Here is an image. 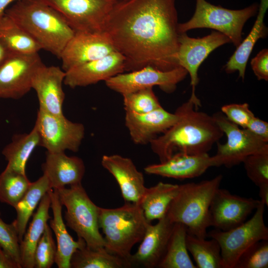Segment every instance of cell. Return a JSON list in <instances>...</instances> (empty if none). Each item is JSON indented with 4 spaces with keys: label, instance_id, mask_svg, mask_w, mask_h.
<instances>
[{
    "label": "cell",
    "instance_id": "obj_1",
    "mask_svg": "<svg viewBox=\"0 0 268 268\" xmlns=\"http://www.w3.org/2000/svg\"><path fill=\"white\" fill-rule=\"evenodd\" d=\"M178 25L175 0H127L115 4L104 31L125 57V71H167L180 67Z\"/></svg>",
    "mask_w": 268,
    "mask_h": 268
},
{
    "label": "cell",
    "instance_id": "obj_2",
    "mask_svg": "<svg viewBox=\"0 0 268 268\" xmlns=\"http://www.w3.org/2000/svg\"><path fill=\"white\" fill-rule=\"evenodd\" d=\"M190 99L176 109L178 119L149 143L152 151L163 162L177 152L207 153L224 134L212 116L199 111Z\"/></svg>",
    "mask_w": 268,
    "mask_h": 268
},
{
    "label": "cell",
    "instance_id": "obj_3",
    "mask_svg": "<svg viewBox=\"0 0 268 268\" xmlns=\"http://www.w3.org/2000/svg\"><path fill=\"white\" fill-rule=\"evenodd\" d=\"M4 13L41 46L60 59L75 32L63 16L43 0H19Z\"/></svg>",
    "mask_w": 268,
    "mask_h": 268
},
{
    "label": "cell",
    "instance_id": "obj_4",
    "mask_svg": "<svg viewBox=\"0 0 268 268\" xmlns=\"http://www.w3.org/2000/svg\"><path fill=\"white\" fill-rule=\"evenodd\" d=\"M222 175L198 183L180 185L166 213L173 223H180L187 233L205 238L210 227L209 209L212 198L219 188Z\"/></svg>",
    "mask_w": 268,
    "mask_h": 268
},
{
    "label": "cell",
    "instance_id": "obj_5",
    "mask_svg": "<svg viewBox=\"0 0 268 268\" xmlns=\"http://www.w3.org/2000/svg\"><path fill=\"white\" fill-rule=\"evenodd\" d=\"M150 223L137 203L125 202L118 208H99L98 223L104 235L105 248L129 262L133 247L141 242Z\"/></svg>",
    "mask_w": 268,
    "mask_h": 268
},
{
    "label": "cell",
    "instance_id": "obj_6",
    "mask_svg": "<svg viewBox=\"0 0 268 268\" xmlns=\"http://www.w3.org/2000/svg\"><path fill=\"white\" fill-rule=\"evenodd\" d=\"M56 190L66 208L64 217L67 225L84 240L88 247H105L104 237L99 231V206L91 200L81 183Z\"/></svg>",
    "mask_w": 268,
    "mask_h": 268
},
{
    "label": "cell",
    "instance_id": "obj_7",
    "mask_svg": "<svg viewBox=\"0 0 268 268\" xmlns=\"http://www.w3.org/2000/svg\"><path fill=\"white\" fill-rule=\"evenodd\" d=\"M195 11L187 22L179 23L180 33L196 28H207L226 35L236 47L242 41L245 23L258 11L255 3L241 9H230L212 4L205 0H196Z\"/></svg>",
    "mask_w": 268,
    "mask_h": 268
},
{
    "label": "cell",
    "instance_id": "obj_8",
    "mask_svg": "<svg viewBox=\"0 0 268 268\" xmlns=\"http://www.w3.org/2000/svg\"><path fill=\"white\" fill-rule=\"evenodd\" d=\"M265 206L260 201L253 216L238 226L227 231L215 229L207 233L220 246L222 268H234L239 257L250 246L268 240V228L264 219Z\"/></svg>",
    "mask_w": 268,
    "mask_h": 268
},
{
    "label": "cell",
    "instance_id": "obj_9",
    "mask_svg": "<svg viewBox=\"0 0 268 268\" xmlns=\"http://www.w3.org/2000/svg\"><path fill=\"white\" fill-rule=\"evenodd\" d=\"M216 123L227 137L225 143L217 142V151L212 156L213 167L224 166L231 168L242 163L248 156L268 146L265 142L246 129L230 121L221 112L212 115Z\"/></svg>",
    "mask_w": 268,
    "mask_h": 268
},
{
    "label": "cell",
    "instance_id": "obj_10",
    "mask_svg": "<svg viewBox=\"0 0 268 268\" xmlns=\"http://www.w3.org/2000/svg\"><path fill=\"white\" fill-rule=\"evenodd\" d=\"M59 12L76 32L104 31L116 0H43Z\"/></svg>",
    "mask_w": 268,
    "mask_h": 268
},
{
    "label": "cell",
    "instance_id": "obj_11",
    "mask_svg": "<svg viewBox=\"0 0 268 268\" xmlns=\"http://www.w3.org/2000/svg\"><path fill=\"white\" fill-rule=\"evenodd\" d=\"M40 136V146L47 152H77L85 134L84 126L71 122L64 115H55L39 109L34 125Z\"/></svg>",
    "mask_w": 268,
    "mask_h": 268
},
{
    "label": "cell",
    "instance_id": "obj_12",
    "mask_svg": "<svg viewBox=\"0 0 268 268\" xmlns=\"http://www.w3.org/2000/svg\"><path fill=\"white\" fill-rule=\"evenodd\" d=\"M188 74L187 71L182 67L163 71L147 66L137 70L118 74L105 82L108 88L122 95L153 88L154 86H158L162 90L170 93Z\"/></svg>",
    "mask_w": 268,
    "mask_h": 268
},
{
    "label": "cell",
    "instance_id": "obj_13",
    "mask_svg": "<svg viewBox=\"0 0 268 268\" xmlns=\"http://www.w3.org/2000/svg\"><path fill=\"white\" fill-rule=\"evenodd\" d=\"M43 65L38 53H11L0 64V98L18 99L27 94Z\"/></svg>",
    "mask_w": 268,
    "mask_h": 268
},
{
    "label": "cell",
    "instance_id": "obj_14",
    "mask_svg": "<svg viewBox=\"0 0 268 268\" xmlns=\"http://www.w3.org/2000/svg\"><path fill=\"white\" fill-rule=\"evenodd\" d=\"M230 42V40L226 35L218 31H212L201 38L190 37L186 32L179 34L177 55L178 63L190 74L192 86L190 99L198 108L201 106V102L196 95L195 91L199 81V68L211 52Z\"/></svg>",
    "mask_w": 268,
    "mask_h": 268
},
{
    "label": "cell",
    "instance_id": "obj_15",
    "mask_svg": "<svg viewBox=\"0 0 268 268\" xmlns=\"http://www.w3.org/2000/svg\"><path fill=\"white\" fill-rule=\"evenodd\" d=\"M260 203V200L240 197L219 188L209 206V225L221 231L238 226L246 221Z\"/></svg>",
    "mask_w": 268,
    "mask_h": 268
},
{
    "label": "cell",
    "instance_id": "obj_16",
    "mask_svg": "<svg viewBox=\"0 0 268 268\" xmlns=\"http://www.w3.org/2000/svg\"><path fill=\"white\" fill-rule=\"evenodd\" d=\"M117 50L105 32H76L60 56L66 72L84 63L103 58Z\"/></svg>",
    "mask_w": 268,
    "mask_h": 268
},
{
    "label": "cell",
    "instance_id": "obj_17",
    "mask_svg": "<svg viewBox=\"0 0 268 268\" xmlns=\"http://www.w3.org/2000/svg\"><path fill=\"white\" fill-rule=\"evenodd\" d=\"M126 59L117 51L66 71L64 83L72 88L84 87L108 79L126 70Z\"/></svg>",
    "mask_w": 268,
    "mask_h": 268
},
{
    "label": "cell",
    "instance_id": "obj_18",
    "mask_svg": "<svg viewBox=\"0 0 268 268\" xmlns=\"http://www.w3.org/2000/svg\"><path fill=\"white\" fill-rule=\"evenodd\" d=\"M65 75L66 72L57 66L44 64L38 69L32 78L31 86L37 95L39 109L53 115H64L65 94L63 83Z\"/></svg>",
    "mask_w": 268,
    "mask_h": 268
},
{
    "label": "cell",
    "instance_id": "obj_19",
    "mask_svg": "<svg viewBox=\"0 0 268 268\" xmlns=\"http://www.w3.org/2000/svg\"><path fill=\"white\" fill-rule=\"evenodd\" d=\"M178 117L176 112L170 113L161 107L144 114L125 111V122L133 141L146 144L170 128Z\"/></svg>",
    "mask_w": 268,
    "mask_h": 268
},
{
    "label": "cell",
    "instance_id": "obj_20",
    "mask_svg": "<svg viewBox=\"0 0 268 268\" xmlns=\"http://www.w3.org/2000/svg\"><path fill=\"white\" fill-rule=\"evenodd\" d=\"M174 223L166 216L147 226L137 251L132 254L131 266L157 268L166 249Z\"/></svg>",
    "mask_w": 268,
    "mask_h": 268
},
{
    "label": "cell",
    "instance_id": "obj_21",
    "mask_svg": "<svg viewBox=\"0 0 268 268\" xmlns=\"http://www.w3.org/2000/svg\"><path fill=\"white\" fill-rule=\"evenodd\" d=\"M101 164L116 179L125 202L138 204L146 187L133 161L119 154L104 155Z\"/></svg>",
    "mask_w": 268,
    "mask_h": 268
},
{
    "label": "cell",
    "instance_id": "obj_22",
    "mask_svg": "<svg viewBox=\"0 0 268 268\" xmlns=\"http://www.w3.org/2000/svg\"><path fill=\"white\" fill-rule=\"evenodd\" d=\"M211 167H213V160L208 153L177 152L163 162L146 166L144 170L149 175L183 180L200 176Z\"/></svg>",
    "mask_w": 268,
    "mask_h": 268
},
{
    "label": "cell",
    "instance_id": "obj_23",
    "mask_svg": "<svg viewBox=\"0 0 268 268\" xmlns=\"http://www.w3.org/2000/svg\"><path fill=\"white\" fill-rule=\"evenodd\" d=\"M42 168L52 189L81 183L85 171L81 158L68 156L65 152H47Z\"/></svg>",
    "mask_w": 268,
    "mask_h": 268
},
{
    "label": "cell",
    "instance_id": "obj_24",
    "mask_svg": "<svg viewBox=\"0 0 268 268\" xmlns=\"http://www.w3.org/2000/svg\"><path fill=\"white\" fill-rule=\"evenodd\" d=\"M51 199L53 217L50 219V227L53 231L57 241V253L55 263L59 268H70V260L78 249L86 245L84 240L78 238L74 241L68 233L62 217L63 205L56 189L48 191Z\"/></svg>",
    "mask_w": 268,
    "mask_h": 268
},
{
    "label": "cell",
    "instance_id": "obj_25",
    "mask_svg": "<svg viewBox=\"0 0 268 268\" xmlns=\"http://www.w3.org/2000/svg\"><path fill=\"white\" fill-rule=\"evenodd\" d=\"M260 0L257 19L251 32L237 47L224 66L227 73L238 71L239 77L243 80L245 78L247 64L254 45L259 39L266 38L268 34V28L265 25L264 19L268 7V0Z\"/></svg>",
    "mask_w": 268,
    "mask_h": 268
},
{
    "label": "cell",
    "instance_id": "obj_26",
    "mask_svg": "<svg viewBox=\"0 0 268 268\" xmlns=\"http://www.w3.org/2000/svg\"><path fill=\"white\" fill-rule=\"evenodd\" d=\"M50 207L51 199L48 192L40 201L20 243L22 268H34V257L36 246L48 224V221L52 218L49 213Z\"/></svg>",
    "mask_w": 268,
    "mask_h": 268
},
{
    "label": "cell",
    "instance_id": "obj_27",
    "mask_svg": "<svg viewBox=\"0 0 268 268\" xmlns=\"http://www.w3.org/2000/svg\"><path fill=\"white\" fill-rule=\"evenodd\" d=\"M179 186L160 182L154 186L146 188L138 204L149 222L158 220L166 216L178 191Z\"/></svg>",
    "mask_w": 268,
    "mask_h": 268
},
{
    "label": "cell",
    "instance_id": "obj_28",
    "mask_svg": "<svg viewBox=\"0 0 268 268\" xmlns=\"http://www.w3.org/2000/svg\"><path fill=\"white\" fill-rule=\"evenodd\" d=\"M51 189H52L49 182L43 174L36 181L31 182L26 192L14 207L16 217L12 223L17 232L20 243L34 211L43 196Z\"/></svg>",
    "mask_w": 268,
    "mask_h": 268
},
{
    "label": "cell",
    "instance_id": "obj_29",
    "mask_svg": "<svg viewBox=\"0 0 268 268\" xmlns=\"http://www.w3.org/2000/svg\"><path fill=\"white\" fill-rule=\"evenodd\" d=\"M40 136L34 126L28 134L14 135L2 154L7 161L5 168L26 174L27 162L36 147L40 146Z\"/></svg>",
    "mask_w": 268,
    "mask_h": 268
},
{
    "label": "cell",
    "instance_id": "obj_30",
    "mask_svg": "<svg viewBox=\"0 0 268 268\" xmlns=\"http://www.w3.org/2000/svg\"><path fill=\"white\" fill-rule=\"evenodd\" d=\"M187 230L180 223H174L165 253L157 268H196L188 253Z\"/></svg>",
    "mask_w": 268,
    "mask_h": 268
},
{
    "label": "cell",
    "instance_id": "obj_31",
    "mask_svg": "<svg viewBox=\"0 0 268 268\" xmlns=\"http://www.w3.org/2000/svg\"><path fill=\"white\" fill-rule=\"evenodd\" d=\"M130 262L109 252L105 247L92 249L86 245L76 250L70 260L72 268H124Z\"/></svg>",
    "mask_w": 268,
    "mask_h": 268
},
{
    "label": "cell",
    "instance_id": "obj_32",
    "mask_svg": "<svg viewBox=\"0 0 268 268\" xmlns=\"http://www.w3.org/2000/svg\"><path fill=\"white\" fill-rule=\"evenodd\" d=\"M0 40L12 53H38L39 44L5 13L0 17Z\"/></svg>",
    "mask_w": 268,
    "mask_h": 268
},
{
    "label": "cell",
    "instance_id": "obj_33",
    "mask_svg": "<svg viewBox=\"0 0 268 268\" xmlns=\"http://www.w3.org/2000/svg\"><path fill=\"white\" fill-rule=\"evenodd\" d=\"M187 249L199 268H222L221 250L214 239L206 240L187 233Z\"/></svg>",
    "mask_w": 268,
    "mask_h": 268
},
{
    "label": "cell",
    "instance_id": "obj_34",
    "mask_svg": "<svg viewBox=\"0 0 268 268\" xmlns=\"http://www.w3.org/2000/svg\"><path fill=\"white\" fill-rule=\"evenodd\" d=\"M30 183L26 174L5 168L0 174V201L14 207Z\"/></svg>",
    "mask_w": 268,
    "mask_h": 268
},
{
    "label": "cell",
    "instance_id": "obj_35",
    "mask_svg": "<svg viewBox=\"0 0 268 268\" xmlns=\"http://www.w3.org/2000/svg\"><path fill=\"white\" fill-rule=\"evenodd\" d=\"M249 179L259 188L268 186V146L243 161Z\"/></svg>",
    "mask_w": 268,
    "mask_h": 268
},
{
    "label": "cell",
    "instance_id": "obj_36",
    "mask_svg": "<svg viewBox=\"0 0 268 268\" xmlns=\"http://www.w3.org/2000/svg\"><path fill=\"white\" fill-rule=\"evenodd\" d=\"M125 111L144 114L161 107L153 88H148L122 95Z\"/></svg>",
    "mask_w": 268,
    "mask_h": 268
},
{
    "label": "cell",
    "instance_id": "obj_37",
    "mask_svg": "<svg viewBox=\"0 0 268 268\" xmlns=\"http://www.w3.org/2000/svg\"><path fill=\"white\" fill-rule=\"evenodd\" d=\"M57 246L53 238L52 231L47 224L35 249L34 268H50L55 263Z\"/></svg>",
    "mask_w": 268,
    "mask_h": 268
},
{
    "label": "cell",
    "instance_id": "obj_38",
    "mask_svg": "<svg viewBox=\"0 0 268 268\" xmlns=\"http://www.w3.org/2000/svg\"><path fill=\"white\" fill-rule=\"evenodd\" d=\"M268 240L257 242L238 258L234 268H267Z\"/></svg>",
    "mask_w": 268,
    "mask_h": 268
},
{
    "label": "cell",
    "instance_id": "obj_39",
    "mask_svg": "<svg viewBox=\"0 0 268 268\" xmlns=\"http://www.w3.org/2000/svg\"><path fill=\"white\" fill-rule=\"evenodd\" d=\"M0 245L22 268L20 251V241L17 232L11 223H6L0 217Z\"/></svg>",
    "mask_w": 268,
    "mask_h": 268
},
{
    "label": "cell",
    "instance_id": "obj_40",
    "mask_svg": "<svg viewBox=\"0 0 268 268\" xmlns=\"http://www.w3.org/2000/svg\"><path fill=\"white\" fill-rule=\"evenodd\" d=\"M221 112L230 121L243 129H246L255 117L247 103L225 105L221 107Z\"/></svg>",
    "mask_w": 268,
    "mask_h": 268
},
{
    "label": "cell",
    "instance_id": "obj_41",
    "mask_svg": "<svg viewBox=\"0 0 268 268\" xmlns=\"http://www.w3.org/2000/svg\"><path fill=\"white\" fill-rule=\"evenodd\" d=\"M253 71L258 80H268V50H261L251 61Z\"/></svg>",
    "mask_w": 268,
    "mask_h": 268
},
{
    "label": "cell",
    "instance_id": "obj_42",
    "mask_svg": "<svg viewBox=\"0 0 268 268\" xmlns=\"http://www.w3.org/2000/svg\"><path fill=\"white\" fill-rule=\"evenodd\" d=\"M246 129L265 142H268V123L255 116L247 126Z\"/></svg>",
    "mask_w": 268,
    "mask_h": 268
},
{
    "label": "cell",
    "instance_id": "obj_43",
    "mask_svg": "<svg viewBox=\"0 0 268 268\" xmlns=\"http://www.w3.org/2000/svg\"><path fill=\"white\" fill-rule=\"evenodd\" d=\"M0 268H19L17 264L0 245Z\"/></svg>",
    "mask_w": 268,
    "mask_h": 268
},
{
    "label": "cell",
    "instance_id": "obj_44",
    "mask_svg": "<svg viewBox=\"0 0 268 268\" xmlns=\"http://www.w3.org/2000/svg\"><path fill=\"white\" fill-rule=\"evenodd\" d=\"M259 196L260 201L267 206H268V186L259 188Z\"/></svg>",
    "mask_w": 268,
    "mask_h": 268
},
{
    "label": "cell",
    "instance_id": "obj_45",
    "mask_svg": "<svg viewBox=\"0 0 268 268\" xmlns=\"http://www.w3.org/2000/svg\"><path fill=\"white\" fill-rule=\"evenodd\" d=\"M11 53L12 52L0 40V64L7 59Z\"/></svg>",
    "mask_w": 268,
    "mask_h": 268
},
{
    "label": "cell",
    "instance_id": "obj_46",
    "mask_svg": "<svg viewBox=\"0 0 268 268\" xmlns=\"http://www.w3.org/2000/svg\"><path fill=\"white\" fill-rule=\"evenodd\" d=\"M19 0H0V17L4 15L7 6L12 2Z\"/></svg>",
    "mask_w": 268,
    "mask_h": 268
},
{
    "label": "cell",
    "instance_id": "obj_47",
    "mask_svg": "<svg viewBox=\"0 0 268 268\" xmlns=\"http://www.w3.org/2000/svg\"><path fill=\"white\" fill-rule=\"evenodd\" d=\"M116 0L117 1H124V0Z\"/></svg>",
    "mask_w": 268,
    "mask_h": 268
}]
</instances>
